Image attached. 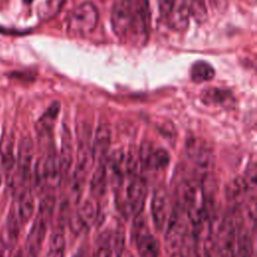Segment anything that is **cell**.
I'll list each match as a JSON object with an SVG mask.
<instances>
[{
	"label": "cell",
	"mask_w": 257,
	"mask_h": 257,
	"mask_svg": "<svg viewBox=\"0 0 257 257\" xmlns=\"http://www.w3.org/2000/svg\"><path fill=\"white\" fill-rule=\"evenodd\" d=\"M98 21V11L91 2H83L71 10L67 17L70 34L84 36L92 32Z\"/></svg>",
	"instance_id": "6da1fadb"
},
{
	"label": "cell",
	"mask_w": 257,
	"mask_h": 257,
	"mask_svg": "<svg viewBox=\"0 0 257 257\" xmlns=\"http://www.w3.org/2000/svg\"><path fill=\"white\" fill-rule=\"evenodd\" d=\"M59 158L54 152H49L45 157L38 160L35 165V180L41 187L47 189H56L62 180Z\"/></svg>",
	"instance_id": "7a4b0ae2"
},
{
	"label": "cell",
	"mask_w": 257,
	"mask_h": 257,
	"mask_svg": "<svg viewBox=\"0 0 257 257\" xmlns=\"http://www.w3.org/2000/svg\"><path fill=\"white\" fill-rule=\"evenodd\" d=\"M186 154L192 162L196 175L200 180L210 176L214 164L213 152L204 141L195 138L188 140Z\"/></svg>",
	"instance_id": "3957f363"
},
{
	"label": "cell",
	"mask_w": 257,
	"mask_h": 257,
	"mask_svg": "<svg viewBox=\"0 0 257 257\" xmlns=\"http://www.w3.org/2000/svg\"><path fill=\"white\" fill-rule=\"evenodd\" d=\"M134 20L133 0H113L110 21L114 34L118 37H124L133 30Z\"/></svg>",
	"instance_id": "277c9868"
},
{
	"label": "cell",
	"mask_w": 257,
	"mask_h": 257,
	"mask_svg": "<svg viewBox=\"0 0 257 257\" xmlns=\"http://www.w3.org/2000/svg\"><path fill=\"white\" fill-rule=\"evenodd\" d=\"M99 217L100 208L96 201L86 200L70 218V229L76 235L85 234L96 224Z\"/></svg>",
	"instance_id": "5b68a950"
},
{
	"label": "cell",
	"mask_w": 257,
	"mask_h": 257,
	"mask_svg": "<svg viewBox=\"0 0 257 257\" xmlns=\"http://www.w3.org/2000/svg\"><path fill=\"white\" fill-rule=\"evenodd\" d=\"M130 182L127 183L125 189V196L122 203V211L126 215L139 216L145 206L147 188L144 180L137 178L135 176L130 177Z\"/></svg>",
	"instance_id": "8992f818"
},
{
	"label": "cell",
	"mask_w": 257,
	"mask_h": 257,
	"mask_svg": "<svg viewBox=\"0 0 257 257\" xmlns=\"http://www.w3.org/2000/svg\"><path fill=\"white\" fill-rule=\"evenodd\" d=\"M139 162L146 170H163L170 163V156L163 148L144 143L139 153Z\"/></svg>",
	"instance_id": "52a82bcc"
},
{
	"label": "cell",
	"mask_w": 257,
	"mask_h": 257,
	"mask_svg": "<svg viewBox=\"0 0 257 257\" xmlns=\"http://www.w3.org/2000/svg\"><path fill=\"white\" fill-rule=\"evenodd\" d=\"M151 208L155 226L159 230L163 229L167 226L173 212V210H171L169 194L165 188L160 187L155 191L152 198Z\"/></svg>",
	"instance_id": "ba28073f"
},
{
	"label": "cell",
	"mask_w": 257,
	"mask_h": 257,
	"mask_svg": "<svg viewBox=\"0 0 257 257\" xmlns=\"http://www.w3.org/2000/svg\"><path fill=\"white\" fill-rule=\"evenodd\" d=\"M20 223L15 211H10L0 233V257H9L18 239Z\"/></svg>",
	"instance_id": "9c48e42d"
},
{
	"label": "cell",
	"mask_w": 257,
	"mask_h": 257,
	"mask_svg": "<svg viewBox=\"0 0 257 257\" xmlns=\"http://www.w3.org/2000/svg\"><path fill=\"white\" fill-rule=\"evenodd\" d=\"M186 223L180 210H173L167 224L166 242L170 249H179L186 238Z\"/></svg>",
	"instance_id": "30bf717a"
},
{
	"label": "cell",
	"mask_w": 257,
	"mask_h": 257,
	"mask_svg": "<svg viewBox=\"0 0 257 257\" xmlns=\"http://www.w3.org/2000/svg\"><path fill=\"white\" fill-rule=\"evenodd\" d=\"M134 4V26L133 30L145 37L151 25V10L149 0H133Z\"/></svg>",
	"instance_id": "8fae6325"
},
{
	"label": "cell",
	"mask_w": 257,
	"mask_h": 257,
	"mask_svg": "<svg viewBox=\"0 0 257 257\" xmlns=\"http://www.w3.org/2000/svg\"><path fill=\"white\" fill-rule=\"evenodd\" d=\"M110 141H111V132L109 126L106 123H101L98 125L93 143L91 145V150H92V155L94 162L97 161L98 163L102 162L105 160L107 157V152L110 146Z\"/></svg>",
	"instance_id": "7c38bea8"
},
{
	"label": "cell",
	"mask_w": 257,
	"mask_h": 257,
	"mask_svg": "<svg viewBox=\"0 0 257 257\" xmlns=\"http://www.w3.org/2000/svg\"><path fill=\"white\" fill-rule=\"evenodd\" d=\"M190 16L191 14L185 0H175L167 15V18L170 26L173 29L177 31H183L189 25Z\"/></svg>",
	"instance_id": "4fadbf2b"
},
{
	"label": "cell",
	"mask_w": 257,
	"mask_h": 257,
	"mask_svg": "<svg viewBox=\"0 0 257 257\" xmlns=\"http://www.w3.org/2000/svg\"><path fill=\"white\" fill-rule=\"evenodd\" d=\"M47 224L48 223L45 220H43L39 216H36L26 238V243L24 247L36 255H38V252L41 248V244L44 240Z\"/></svg>",
	"instance_id": "5bb4252c"
},
{
	"label": "cell",
	"mask_w": 257,
	"mask_h": 257,
	"mask_svg": "<svg viewBox=\"0 0 257 257\" xmlns=\"http://www.w3.org/2000/svg\"><path fill=\"white\" fill-rule=\"evenodd\" d=\"M136 245L140 257H158L160 254V243L158 239L150 233L139 236Z\"/></svg>",
	"instance_id": "9a60e30c"
},
{
	"label": "cell",
	"mask_w": 257,
	"mask_h": 257,
	"mask_svg": "<svg viewBox=\"0 0 257 257\" xmlns=\"http://www.w3.org/2000/svg\"><path fill=\"white\" fill-rule=\"evenodd\" d=\"M61 170L63 173V176H65L72 163V141H71V135L66 125H63L62 135H61V151L60 156H58Z\"/></svg>",
	"instance_id": "2e32d148"
},
{
	"label": "cell",
	"mask_w": 257,
	"mask_h": 257,
	"mask_svg": "<svg viewBox=\"0 0 257 257\" xmlns=\"http://www.w3.org/2000/svg\"><path fill=\"white\" fill-rule=\"evenodd\" d=\"M0 160L8 175L12 173L15 168L16 159L13 153V140L7 134H3L0 140Z\"/></svg>",
	"instance_id": "e0dca14e"
},
{
	"label": "cell",
	"mask_w": 257,
	"mask_h": 257,
	"mask_svg": "<svg viewBox=\"0 0 257 257\" xmlns=\"http://www.w3.org/2000/svg\"><path fill=\"white\" fill-rule=\"evenodd\" d=\"M33 212H34L33 197L29 191H23L19 195L18 206H17V210L15 211V214L21 226L30 220Z\"/></svg>",
	"instance_id": "ac0fdd59"
},
{
	"label": "cell",
	"mask_w": 257,
	"mask_h": 257,
	"mask_svg": "<svg viewBox=\"0 0 257 257\" xmlns=\"http://www.w3.org/2000/svg\"><path fill=\"white\" fill-rule=\"evenodd\" d=\"M214 75L215 70L213 66L204 60L196 61L190 69L191 79L196 83L209 81L214 77Z\"/></svg>",
	"instance_id": "d6986e66"
},
{
	"label": "cell",
	"mask_w": 257,
	"mask_h": 257,
	"mask_svg": "<svg viewBox=\"0 0 257 257\" xmlns=\"http://www.w3.org/2000/svg\"><path fill=\"white\" fill-rule=\"evenodd\" d=\"M107 177L104 168V161L98 163V167L95 170L91 182H90V191L94 196H100L104 193L105 187L107 185Z\"/></svg>",
	"instance_id": "ffe728a7"
},
{
	"label": "cell",
	"mask_w": 257,
	"mask_h": 257,
	"mask_svg": "<svg viewBox=\"0 0 257 257\" xmlns=\"http://www.w3.org/2000/svg\"><path fill=\"white\" fill-rule=\"evenodd\" d=\"M65 238L61 230H55L50 236L46 257H64Z\"/></svg>",
	"instance_id": "44dd1931"
},
{
	"label": "cell",
	"mask_w": 257,
	"mask_h": 257,
	"mask_svg": "<svg viewBox=\"0 0 257 257\" xmlns=\"http://www.w3.org/2000/svg\"><path fill=\"white\" fill-rule=\"evenodd\" d=\"M112 249V235L108 232H102L95 241L92 257H111Z\"/></svg>",
	"instance_id": "7402d4cb"
},
{
	"label": "cell",
	"mask_w": 257,
	"mask_h": 257,
	"mask_svg": "<svg viewBox=\"0 0 257 257\" xmlns=\"http://www.w3.org/2000/svg\"><path fill=\"white\" fill-rule=\"evenodd\" d=\"M202 99L207 104H226L232 101V95L229 91L220 88H209L204 90Z\"/></svg>",
	"instance_id": "603a6c76"
},
{
	"label": "cell",
	"mask_w": 257,
	"mask_h": 257,
	"mask_svg": "<svg viewBox=\"0 0 257 257\" xmlns=\"http://www.w3.org/2000/svg\"><path fill=\"white\" fill-rule=\"evenodd\" d=\"M64 0H46L38 7V16L46 21L54 17L61 9Z\"/></svg>",
	"instance_id": "cb8c5ba5"
},
{
	"label": "cell",
	"mask_w": 257,
	"mask_h": 257,
	"mask_svg": "<svg viewBox=\"0 0 257 257\" xmlns=\"http://www.w3.org/2000/svg\"><path fill=\"white\" fill-rule=\"evenodd\" d=\"M235 249V257H251L252 242L250 234L246 230L240 232Z\"/></svg>",
	"instance_id": "d4e9b609"
},
{
	"label": "cell",
	"mask_w": 257,
	"mask_h": 257,
	"mask_svg": "<svg viewBox=\"0 0 257 257\" xmlns=\"http://www.w3.org/2000/svg\"><path fill=\"white\" fill-rule=\"evenodd\" d=\"M190 14L197 22H203L207 18L206 0H185Z\"/></svg>",
	"instance_id": "484cf974"
},
{
	"label": "cell",
	"mask_w": 257,
	"mask_h": 257,
	"mask_svg": "<svg viewBox=\"0 0 257 257\" xmlns=\"http://www.w3.org/2000/svg\"><path fill=\"white\" fill-rule=\"evenodd\" d=\"M245 192H246V188H245L243 178L234 179L228 184L226 188V196L228 200L232 202H237Z\"/></svg>",
	"instance_id": "4316f807"
},
{
	"label": "cell",
	"mask_w": 257,
	"mask_h": 257,
	"mask_svg": "<svg viewBox=\"0 0 257 257\" xmlns=\"http://www.w3.org/2000/svg\"><path fill=\"white\" fill-rule=\"evenodd\" d=\"M54 208H55V198L52 195H47L41 200L39 204L37 216H39L40 218H42L48 223L52 217Z\"/></svg>",
	"instance_id": "83f0119b"
},
{
	"label": "cell",
	"mask_w": 257,
	"mask_h": 257,
	"mask_svg": "<svg viewBox=\"0 0 257 257\" xmlns=\"http://www.w3.org/2000/svg\"><path fill=\"white\" fill-rule=\"evenodd\" d=\"M243 181L245 184L246 192L249 191L254 194L255 189H256V167H255V164L249 165V167L246 171L245 177L243 178Z\"/></svg>",
	"instance_id": "f1b7e54d"
},
{
	"label": "cell",
	"mask_w": 257,
	"mask_h": 257,
	"mask_svg": "<svg viewBox=\"0 0 257 257\" xmlns=\"http://www.w3.org/2000/svg\"><path fill=\"white\" fill-rule=\"evenodd\" d=\"M158 1V5L160 8V11L164 14V15H168L170 9L172 8L175 0H157Z\"/></svg>",
	"instance_id": "f546056e"
},
{
	"label": "cell",
	"mask_w": 257,
	"mask_h": 257,
	"mask_svg": "<svg viewBox=\"0 0 257 257\" xmlns=\"http://www.w3.org/2000/svg\"><path fill=\"white\" fill-rule=\"evenodd\" d=\"M14 257H37V255L32 253L31 251L27 250L25 247H22L21 249H19L17 251V253L15 254Z\"/></svg>",
	"instance_id": "4dcf8cb0"
},
{
	"label": "cell",
	"mask_w": 257,
	"mask_h": 257,
	"mask_svg": "<svg viewBox=\"0 0 257 257\" xmlns=\"http://www.w3.org/2000/svg\"><path fill=\"white\" fill-rule=\"evenodd\" d=\"M73 257H90L89 251H88L87 247L83 246V247L79 248L78 251L75 253V255Z\"/></svg>",
	"instance_id": "1f68e13d"
},
{
	"label": "cell",
	"mask_w": 257,
	"mask_h": 257,
	"mask_svg": "<svg viewBox=\"0 0 257 257\" xmlns=\"http://www.w3.org/2000/svg\"><path fill=\"white\" fill-rule=\"evenodd\" d=\"M115 252H116V257H132L131 253L128 251H126L124 247L115 250Z\"/></svg>",
	"instance_id": "d6a6232c"
},
{
	"label": "cell",
	"mask_w": 257,
	"mask_h": 257,
	"mask_svg": "<svg viewBox=\"0 0 257 257\" xmlns=\"http://www.w3.org/2000/svg\"><path fill=\"white\" fill-rule=\"evenodd\" d=\"M23 1H24L25 3H27V4H30V3H31L33 0H23Z\"/></svg>",
	"instance_id": "836d02e7"
}]
</instances>
